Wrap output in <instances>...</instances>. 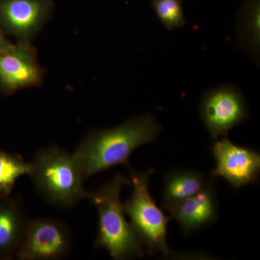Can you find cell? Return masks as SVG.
<instances>
[{
	"instance_id": "4",
	"label": "cell",
	"mask_w": 260,
	"mask_h": 260,
	"mask_svg": "<svg viewBox=\"0 0 260 260\" xmlns=\"http://www.w3.org/2000/svg\"><path fill=\"white\" fill-rule=\"evenodd\" d=\"M133 185V194L123 203L124 213L131 219V225L147 248L150 255L160 252L164 256L173 254L167 242V224L171 218L166 216L157 206L149 191V179L155 170L138 172L128 166Z\"/></svg>"
},
{
	"instance_id": "3",
	"label": "cell",
	"mask_w": 260,
	"mask_h": 260,
	"mask_svg": "<svg viewBox=\"0 0 260 260\" xmlns=\"http://www.w3.org/2000/svg\"><path fill=\"white\" fill-rule=\"evenodd\" d=\"M30 165L34 187L51 204L70 208L87 199L85 179L73 153L51 145L37 152Z\"/></svg>"
},
{
	"instance_id": "6",
	"label": "cell",
	"mask_w": 260,
	"mask_h": 260,
	"mask_svg": "<svg viewBox=\"0 0 260 260\" xmlns=\"http://www.w3.org/2000/svg\"><path fill=\"white\" fill-rule=\"evenodd\" d=\"M200 116L214 140L226 137L233 127L248 117V107L240 90L224 85L208 90L200 102Z\"/></svg>"
},
{
	"instance_id": "15",
	"label": "cell",
	"mask_w": 260,
	"mask_h": 260,
	"mask_svg": "<svg viewBox=\"0 0 260 260\" xmlns=\"http://www.w3.org/2000/svg\"><path fill=\"white\" fill-rule=\"evenodd\" d=\"M152 8L164 26L176 30L185 24L181 0H152Z\"/></svg>"
},
{
	"instance_id": "11",
	"label": "cell",
	"mask_w": 260,
	"mask_h": 260,
	"mask_svg": "<svg viewBox=\"0 0 260 260\" xmlns=\"http://www.w3.org/2000/svg\"><path fill=\"white\" fill-rule=\"evenodd\" d=\"M28 222L20 200L11 196L0 200V260L15 257Z\"/></svg>"
},
{
	"instance_id": "2",
	"label": "cell",
	"mask_w": 260,
	"mask_h": 260,
	"mask_svg": "<svg viewBox=\"0 0 260 260\" xmlns=\"http://www.w3.org/2000/svg\"><path fill=\"white\" fill-rule=\"evenodd\" d=\"M129 184L122 174L116 173L112 181L88 191L87 196L99 213V231L94 246L107 249L113 259L143 258L145 254L141 239L126 220L120 200L121 189Z\"/></svg>"
},
{
	"instance_id": "16",
	"label": "cell",
	"mask_w": 260,
	"mask_h": 260,
	"mask_svg": "<svg viewBox=\"0 0 260 260\" xmlns=\"http://www.w3.org/2000/svg\"><path fill=\"white\" fill-rule=\"evenodd\" d=\"M12 44H13L7 38L6 34H5V32L3 31V29L0 27V51L8 49Z\"/></svg>"
},
{
	"instance_id": "8",
	"label": "cell",
	"mask_w": 260,
	"mask_h": 260,
	"mask_svg": "<svg viewBox=\"0 0 260 260\" xmlns=\"http://www.w3.org/2000/svg\"><path fill=\"white\" fill-rule=\"evenodd\" d=\"M44 71L30 42H18L0 51V90L10 95L42 85Z\"/></svg>"
},
{
	"instance_id": "13",
	"label": "cell",
	"mask_w": 260,
	"mask_h": 260,
	"mask_svg": "<svg viewBox=\"0 0 260 260\" xmlns=\"http://www.w3.org/2000/svg\"><path fill=\"white\" fill-rule=\"evenodd\" d=\"M259 0H249L241 9L238 19L239 44L256 59L259 50Z\"/></svg>"
},
{
	"instance_id": "14",
	"label": "cell",
	"mask_w": 260,
	"mask_h": 260,
	"mask_svg": "<svg viewBox=\"0 0 260 260\" xmlns=\"http://www.w3.org/2000/svg\"><path fill=\"white\" fill-rule=\"evenodd\" d=\"M30 172V162L21 155L0 150V200L9 198L19 178Z\"/></svg>"
},
{
	"instance_id": "9",
	"label": "cell",
	"mask_w": 260,
	"mask_h": 260,
	"mask_svg": "<svg viewBox=\"0 0 260 260\" xmlns=\"http://www.w3.org/2000/svg\"><path fill=\"white\" fill-rule=\"evenodd\" d=\"M52 0H0V27L18 42H30L50 18Z\"/></svg>"
},
{
	"instance_id": "5",
	"label": "cell",
	"mask_w": 260,
	"mask_h": 260,
	"mask_svg": "<svg viewBox=\"0 0 260 260\" xmlns=\"http://www.w3.org/2000/svg\"><path fill=\"white\" fill-rule=\"evenodd\" d=\"M73 238L63 222L50 218L28 220L21 244L15 254L18 260H59L69 255Z\"/></svg>"
},
{
	"instance_id": "7",
	"label": "cell",
	"mask_w": 260,
	"mask_h": 260,
	"mask_svg": "<svg viewBox=\"0 0 260 260\" xmlns=\"http://www.w3.org/2000/svg\"><path fill=\"white\" fill-rule=\"evenodd\" d=\"M211 151L216 160L212 177L223 178L234 189L259 180L260 155L255 150L234 144L225 137L215 142Z\"/></svg>"
},
{
	"instance_id": "12",
	"label": "cell",
	"mask_w": 260,
	"mask_h": 260,
	"mask_svg": "<svg viewBox=\"0 0 260 260\" xmlns=\"http://www.w3.org/2000/svg\"><path fill=\"white\" fill-rule=\"evenodd\" d=\"M206 182L204 174L198 171L185 169L171 171L164 177L162 206L196 194L204 187Z\"/></svg>"
},
{
	"instance_id": "1",
	"label": "cell",
	"mask_w": 260,
	"mask_h": 260,
	"mask_svg": "<svg viewBox=\"0 0 260 260\" xmlns=\"http://www.w3.org/2000/svg\"><path fill=\"white\" fill-rule=\"evenodd\" d=\"M161 130L153 115L145 114L115 127L89 132L73 152L84 179L119 164L128 167L133 152L141 145L156 142Z\"/></svg>"
},
{
	"instance_id": "10",
	"label": "cell",
	"mask_w": 260,
	"mask_h": 260,
	"mask_svg": "<svg viewBox=\"0 0 260 260\" xmlns=\"http://www.w3.org/2000/svg\"><path fill=\"white\" fill-rule=\"evenodd\" d=\"M214 181H207L193 196L162 206L179 224L184 237L218 220L219 204Z\"/></svg>"
}]
</instances>
